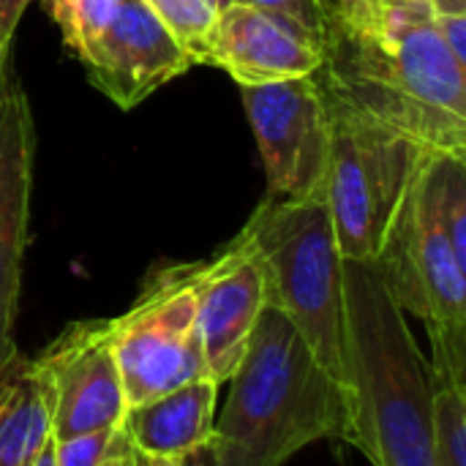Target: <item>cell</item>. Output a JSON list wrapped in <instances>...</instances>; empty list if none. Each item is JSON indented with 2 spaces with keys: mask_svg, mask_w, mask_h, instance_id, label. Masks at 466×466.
Wrapping results in <instances>:
<instances>
[{
  "mask_svg": "<svg viewBox=\"0 0 466 466\" xmlns=\"http://www.w3.org/2000/svg\"><path fill=\"white\" fill-rule=\"evenodd\" d=\"M314 76L330 104L429 153L466 156V66L437 33L429 3L382 0L358 30L330 22Z\"/></svg>",
  "mask_w": 466,
  "mask_h": 466,
  "instance_id": "1",
  "label": "cell"
},
{
  "mask_svg": "<svg viewBox=\"0 0 466 466\" xmlns=\"http://www.w3.org/2000/svg\"><path fill=\"white\" fill-rule=\"evenodd\" d=\"M350 445L374 466H434L431 369L374 259H344Z\"/></svg>",
  "mask_w": 466,
  "mask_h": 466,
  "instance_id": "2",
  "label": "cell"
},
{
  "mask_svg": "<svg viewBox=\"0 0 466 466\" xmlns=\"http://www.w3.org/2000/svg\"><path fill=\"white\" fill-rule=\"evenodd\" d=\"M213 426L216 466H281L317 440H350L344 388L319 366L298 328L265 306Z\"/></svg>",
  "mask_w": 466,
  "mask_h": 466,
  "instance_id": "3",
  "label": "cell"
},
{
  "mask_svg": "<svg viewBox=\"0 0 466 466\" xmlns=\"http://www.w3.org/2000/svg\"><path fill=\"white\" fill-rule=\"evenodd\" d=\"M240 238L262 265L268 306L298 328L319 366L344 388V259L325 197H268Z\"/></svg>",
  "mask_w": 466,
  "mask_h": 466,
  "instance_id": "4",
  "label": "cell"
},
{
  "mask_svg": "<svg viewBox=\"0 0 466 466\" xmlns=\"http://www.w3.org/2000/svg\"><path fill=\"white\" fill-rule=\"evenodd\" d=\"M328 109L333 137L325 202L336 246L341 259H377L429 150L344 106L328 101Z\"/></svg>",
  "mask_w": 466,
  "mask_h": 466,
  "instance_id": "5",
  "label": "cell"
},
{
  "mask_svg": "<svg viewBox=\"0 0 466 466\" xmlns=\"http://www.w3.org/2000/svg\"><path fill=\"white\" fill-rule=\"evenodd\" d=\"M374 262L401 311L426 322L431 371L464 380L466 268L440 227L418 175Z\"/></svg>",
  "mask_w": 466,
  "mask_h": 466,
  "instance_id": "6",
  "label": "cell"
},
{
  "mask_svg": "<svg viewBox=\"0 0 466 466\" xmlns=\"http://www.w3.org/2000/svg\"><path fill=\"white\" fill-rule=\"evenodd\" d=\"M205 268L208 259L156 270L134 306L112 317L115 358L128 407L210 380L197 330V289Z\"/></svg>",
  "mask_w": 466,
  "mask_h": 466,
  "instance_id": "7",
  "label": "cell"
},
{
  "mask_svg": "<svg viewBox=\"0 0 466 466\" xmlns=\"http://www.w3.org/2000/svg\"><path fill=\"white\" fill-rule=\"evenodd\" d=\"M270 197H325L330 161V109L317 76L240 87Z\"/></svg>",
  "mask_w": 466,
  "mask_h": 466,
  "instance_id": "8",
  "label": "cell"
},
{
  "mask_svg": "<svg viewBox=\"0 0 466 466\" xmlns=\"http://www.w3.org/2000/svg\"><path fill=\"white\" fill-rule=\"evenodd\" d=\"M52 396V440L120 426L128 410L112 319L68 325L38 358H33Z\"/></svg>",
  "mask_w": 466,
  "mask_h": 466,
  "instance_id": "9",
  "label": "cell"
},
{
  "mask_svg": "<svg viewBox=\"0 0 466 466\" xmlns=\"http://www.w3.org/2000/svg\"><path fill=\"white\" fill-rule=\"evenodd\" d=\"M82 63L90 82L120 109L139 106L194 66L145 0H117L106 30Z\"/></svg>",
  "mask_w": 466,
  "mask_h": 466,
  "instance_id": "10",
  "label": "cell"
},
{
  "mask_svg": "<svg viewBox=\"0 0 466 466\" xmlns=\"http://www.w3.org/2000/svg\"><path fill=\"white\" fill-rule=\"evenodd\" d=\"M33 153L30 101L16 79L5 76L0 87V369L19 352L14 344V319L27 248Z\"/></svg>",
  "mask_w": 466,
  "mask_h": 466,
  "instance_id": "11",
  "label": "cell"
},
{
  "mask_svg": "<svg viewBox=\"0 0 466 466\" xmlns=\"http://www.w3.org/2000/svg\"><path fill=\"white\" fill-rule=\"evenodd\" d=\"M325 41L298 22L232 3L216 16L208 66L224 68L240 87L314 76L325 63Z\"/></svg>",
  "mask_w": 466,
  "mask_h": 466,
  "instance_id": "12",
  "label": "cell"
},
{
  "mask_svg": "<svg viewBox=\"0 0 466 466\" xmlns=\"http://www.w3.org/2000/svg\"><path fill=\"white\" fill-rule=\"evenodd\" d=\"M265 306L262 265L238 235L218 257L208 259L197 289V330L213 382L221 385L235 374Z\"/></svg>",
  "mask_w": 466,
  "mask_h": 466,
  "instance_id": "13",
  "label": "cell"
},
{
  "mask_svg": "<svg viewBox=\"0 0 466 466\" xmlns=\"http://www.w3.org/2000/svg\"><path fill=\"white\" fill-rule=\"evenodd\" d=\"M218 382L197 380L169 393L134 404L123 415V434L131 453L180 461L213 440Z\"/></svg>",
  "mask_w": 466,
  "mask_h": 466,
  "instance_id": "14",
  "label": "cell"
},
{
  "mask_svg": "<svg viewBox=\"0 0 466 466\" xmlns=\"http://www.w3.org/2000/svg\"><path fill=\"white\" fill-rule=\"evenodd\" d=\"M52 442V396L25 355L0 369V466H30Z\"/></svg>",
  "mask_w": 466,
  "mask_h": 466,
  "instance_id": "15",
  "label": "cell"
},
{
  "mask_svg": "<svg viewBox=\"0 0 466 466\" xmlns=\"http://www.w3.org/2000/svg\"><path fill=\"white\" fill-rule=\"evenodd\" d=\"M434 466H466V382H431Z\"/></svg>",
  "mask_w": 466,
  "mask_h": 466,
  "instance_id": "16",
  "label": "cell"
},
{
  "mask_svg": "<svg viewBox=\"0 0 466 466\" xmlns=\"http://www.w3.org/2000/svg\"><path fill=\"white\" fill-rule=\"evenodd\" d=\"M158 22L175 35L191 63L208 66V49L216 27V11L205 0H145Z\"/></svg>",
  "mask_w": 466,
  "mask_h": 466,
  "instance_id": "17",
  "label": "cell"
},
{
  "mask_svg": "<svg viewBox=\"0 0 466 466\" xmlns=\"http://www.w3.org/2000/svg\"><path fill=\"white\" fill-rule=\"evenodd\" d=\"M55 16L66 46L82 60L106 30L117 0H44Z\"/></svg>",
  "mask_w": 466,
  "mask_h": 466,
  "instance_id": "18",
  "label": "cell"
},
{
  "mask_svg": "<svg viewBox=\"0 0 466 466\" xmlns=\"http://www.w3.org/2000/svg\"><path fill=\"white\" fill-rule=\"evenodd\" d=\"M123 453H131L126 434L120 426H109L55 442V466H104Z\"/></svg>",
  "mask_w": 466,
  "mask_h": 466,
  "instance_id": "19",
  "label": "cell"
},
{
  "mask_svg": "<svg viewBox=\"0 0 466 466\" xmlns=\"http://www.w3.org/2000/svg\"><path fill=\"white\" fill-rule=\"evenodd\" d=\"M238 3H248V5H257L262 11L281 14V16L298 22L300 27H306L309 33H314L317 38H322L328 44L330 22H333L328 0H238Z\"/></svg>",
  "mask_w": 466,
  "mask_h": 466,
  "instance_id": "20",
  "label": "cell"
},
{
  "mask_svg": "<svg viewBox=\"0 0 466 466\" xmlns=\"http://www.w3.org/2000/svg\"><path fill=\"white\" fill-rule=\"evenodd\" d=\"M380 3L382 0H333L330 14H333L336 25L358 30V27H369L374 22Z\"/></svg>",
  "mask_w": 466,
  "mask_h": 466,
  "instance_id": "21",
  "label": "cell"
},
{
  "mask_svg": "<svg viewBox=\"0 0 466 466\" xmlns=\"http://www.w3.org/2000/svg\"><path fill=\"white\" fill-rule=\"evenodd\" d=\"M434 27L453 57L466 66V14H434Z\"/></svg>",
  "mask_w": 466,
  "mask_h": 466,
  "instance_id": "22",
  "label": "cell"
},
{
  "mask_svg": "<svg viewBox=\"0 0 466 466\" xmlns=\"http://www.w3.org/2000/svg\"><path fill=\"white\" fill-rule=\"evenodd\" d=\"M30 0H0V52H11V38Z\"/></svg>",
  "mask_w": 466,
  "mask_h": 466,
  "instance_id": "23",
  "label": "cell"
},
{
  "mask_svg": "<svg viewBox=\"0 0 466 466\" xmlns=\"http://www.w3.org/2000/svg\"><path fill=\"white\" fill-rule=\"evenodd\" d=\"M177 466H216V453H213V445H202L197 451H191L188 456H183Z\"/></svg>",
  "mask_w": 466,
  "mask_h": 466,
  "instance_id": "24",
  "label": "cell"
},
{
  "mask_svg": "<svg viewBox=\"0 0 466 466\" xmlns=\"http://www.w3.org/2000/svg\"><path fill=\"white\" fill-rule=\"evenodd\" d=\"M431 14H466V0H429Z\"/></svg>",
  "mask_w": 466,
  "mask_h": 466,
  "instance_id": "25",
  "label": "cell"
},
{
  "mask_svg": "<svg viewBox=\"0 0 466 466\" xmlns=\"http://www.w3.org/2000/svg\"><path fill=\"white\" fill-rule=\"evenodd\" d=\"M131 466H177V461L175 459H150V456L131 453Z\"/></svg>",
  "mask_w": 466,
  "mask_h": 466,
  "instance_id": "26",
  "label": "cell"
},
{
  "mask_svg": "<svg viewBox=\"0 0 466 466\" xmlns=\"http://www.w3.org/2000/svg\"><path fill=\"white\" fill-rule=\"evenodd\" d=\"M30 466H55V440H52V442H46V448L38 453V459H35Z\"/></svg>",
  "mask_w": 466,
  "mask_h": 466,
  "instance_id": "27",
  "label": "cell"
},
{
  "mask_svg": "<svg viewBox=\"0 0 466 466\" xmlns=\"http://www.w3.org/2000/svg\"><path fill=\"white\" fill-rule=\"evenodd\" d=\"M8 57H11V52H0V87L8 76Z\"/></svg>",
  "mask_w": 466,
  "mask_h": 466,
  "instance_id": "28",
  "label": "cell"
},
{
  "mask_svg": "<svg viewBox=\"0 0 466 466\" xmlns=\"http://www.w3.org/2000/svg\"><path fill=\"white\" fill-rule=\"evenodd\" d=\"M205 3H208L216 14H221L224 8H229V5H232V3H238V0H205Z\"/></svg>",
  "mask_w": 466,
  "mask_h": 466,
  "instance_id": "29",
  "label": "cell"
},
{
  "mask_svg": "<svg viewBox=\"0 0 466 466\" xmlns=\"http://www.w3.org/2000/svg\"><path fill=\"white\" fill-rule=\"evenodd\" d=\"M104 466H131V453H123V456L112 459L109 464H104Z\"/></svg>",
  "mask_w": 466,
  "mask_h": 466,
  "instance_id": "30",
  "label": "cell"
},
{
  "mask_svg": "<svg viewBox=\"0 0 466 466\" xmlns=\"http://www.w3.org/2000/svg\"><path fill=\"white\" fill-rule=\"evenodd\" d=\"M401 3H429V0H401Z\"/></svg>",
  "mask_w": 466,
  "mask_h": 466,
  "instance_id": "31",
  "label": "cell"
}]
</instances>
